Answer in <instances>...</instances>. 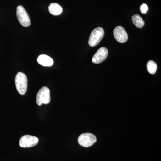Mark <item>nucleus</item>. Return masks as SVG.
Listing matches in <instances>:
<instances>
[{"mask_svg":"<svg viewBox=\"0 0 161 161\" xmlns=\"http://www.w3.org/2000/svg\"><path fill=\"white\" fill-rule=\"evenodd\" d=\"M27 77L22 72H19L15 78V83L18 92L21 95L26 94L27 89Z\"/></svg>","mask_w":161,"mask_h":161,"instance_id":"f257e3e1","label":"nucleus"},{"mask_svg":"<svg viewBox=\"0 0 161 161\" xmlns=\"http://www.w3.org/2000/svg\"><path fill=\"white\" fill-rule=\"evenodd\" d=\"M104 35V31L102 27L95 28L90 35L89 44L91 47H95L98 45L102 40Z\"/></svg>","mask_w":161,"mask_h":161,"instance_id":"f03ea898","label":"nucleus"},{"mask_svg":"<svg viewBox=\"0 0 161 161\" xmlns=\"http://www.w3.org/2000/svg\"><path fill=\"white\" fill-rule=\"evenodd\" d=\"M51 101L50 92L48 88L43 87L38 92L36 95V103L39 106L42 104H47Z\"/></svg>","mask_w":161,"mask_h":161,"instance_id":"7ed1b4c3","label":"nucleus"},{"mask_svg":"<svg viewBox=\"0 0 161 161\" xmlns=\"http://www.w3.org/2000/svg\"><path fill=\"white\" fill-rule=\"evenodd\" d=\"M16 15L19 22L22 26L28 27L31 25L29 15L23 6H18L17 8Z\"/></svg>","mask_w":161,"mask_h":161,"instance_id":"20e7f679","label":"nucleus"},{"mask_svg":"<svg viewBox=\"0 0 161 161\" xmlns=\"http://www.w3.org/2000/svg\"><path fill=\"white\" fill-rule=\"evenodd\" d=\"M97 139L94 134L91 133H83L79 136L78 142L80 146L84 147H89L96 142Z\"/></svg>","mask_w":161,"mask_h":161,"instance_id":"39448f33","label":"nucleus"},{"mask_svg":"<svg viewBox=\"0 0 161 161\" xmlns=\"http://www.w3.org/2000/svg\"><path fill=\"white\" fill-rule=\"evenodd\" d=\"M39 139L33 136L26 135L21 137L19 141L20 147L23 148H30L37 145Z\"/></svg>","mask_w":161,"mask_h":161,"instance_id":"423d86ee","label":"nucleus"},{"mask_svg":"<svg viewBox=\"0 0 161 161\" xmlns=\"http://www.w3.org/2000/svg\"><path fill=\"white\" fill-rule=\"evenodd\" d=\"M113 35L115 40L119 43H125L128 40L126 31L122 26H118L115 27L113 31Z\"/></svg>","mask_w":161,"mask_h":161,"instance_id":"0eeeda50","label":"nucleus"},{"mask_svg":"<svg viewBox=\"0 0 161 161\" xmlns=\"http://www.w3.org/2000/svg\"><path fill=\"white\" fill-rule=\"evenodd\" d=\"M108 54V50L105 47H102L98 50L92 58V61L95 64L103 62L106 59Z\"/></svg>","mask_w":161,"mask_h":161,"instance_id":"6e6552de","label":"nucleus"},{"mask_svg":"<svg viewBox=\"0 0 161 161\" xmlns=\"http://www.w3.org/2000/svg\"><path fill=\"white\" fill-rule=\"evenodd\" d=\"M37 62L40 65L45 67H50L53 64L54 61L49 56L40 55L37 58Z\"/></svg>","mask_w":161,"mask_h":161,"instance_id":"1a4fd4ad","label":"nucleus"},{"mask_svg":"<svg viewBox=\"0 0 161 161\" xmlns=\"http://www.w3.org/2000/svg\"><path fill=\"white\" fill-rule=\"evenodd\" d=\"M50 13L53 15H59L62 13L63 9L60 5L56 3H51L48 7Z\"/></svg>","mask_w":161,"mask_h":161,"instance_id":"9d476101","label":"nucleus"},{"mask_svg":"<svg viewBox=\"0 0 161 161\" xmlns=\"http://www.w3.org/2000/svg\"><path fill=\"white\" fill-rule=\"evenodd\" d=\"M132 22L136 26L139 28L143 27L145 22L139 15H134L132 16Z\"/></svg>","mask_w":161,"mask_h":161,"instance_id":"9b49d317","label":"nucleus"},{"mask_svg":"<svg viewBox=\"0 0 161 161\" xmlns=\"http://www.w3.org/2000/svg\"><path fill=\"white\" fill-rule=\"evenodd\" d=\"M147 69L148 72L152 75H154L156 72L157 65L153 60H149L147 63Z\"/></svg>","mask_w":161,"mask_h":161,"instance_id":"f8f14e48","label":"nucleus"},{"mask_svg":"<svg viewBox=\"0 0 161 161\" xmlns=\"http://www.w3.org/2000/svg\"><path fill=\"white\" fill-rule=\"evenodd\" d=\"M148 10V7L147 4H143L141 5L140 7V11L142 14H145L147 13Z\"/></svg>","mask_w":161,"mask_h":161,"instance_id":"ddd939ff","label":"nucleus"}]
</instances>
